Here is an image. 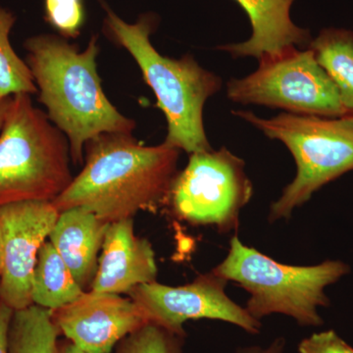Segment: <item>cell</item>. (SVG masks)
<instances>
[{
  "label": "cell",
  "instance_id": "cell-1",
  "mask_svg": "<svg viewBox=\"0 0 353 353\" xmlns=\"http://www.w3.org/2000/svg\"><path fill=\"white\" fill-rule=\"evenodd\" d=\"M180 152L164 141L145 145L132 132H104L88 141L82 171L52 204L59 213L88 209L108 223L157 212L166 205Z\"/></svg>",
  "mask_w": 353,
  "mask_h": 353
},
{
  "label": "cell",
  "instance_id": "cell-2",
  "mask_svg": "<svg viewBox=\"0 0 353 353\" xmlns=\"http://www.w3.org/2000/svg\"><path fill=\"white\" fill-rule=\"evenodd\" d=\"M25 61L38 88L39 101L69 141L74 164H83L88 141L104 132H132L136 122L119 112L106 97L97 73L99 48L94 34L87 48L59 34L26 39Z\"/></svg>",
  "mask_w": 353,
  "mask_h": 353
},
{
  "label": "cell",
  "instance_id": "cell-3",
  "mask_svg": "<svg viewBox=\"0 0 353 353\" xmlns=\"http://www.w3.org/2000/svg\"><path fill=\"white\" fill-rule=\"evenodd\" d=\"M101 6L105 11L104 34L134 58L166 117L164 143L189 154L211 150L203 109L222 88V79L202 68L192 55L174 59L158 52L150 41L159 24L157 14H141L136 22L128 23L103 0Z\"/></svg>",
  "mask_w": 353,
  "mask_h": 353
},
{
  "label": "cell",
  "instance_id": "cell-4",
  "mask_svg": "<svg viewBox=\"0 0 353 353\" xmlns=\"http://www.w3.org/2000/svg\"><path fill=\"white\" fill-rule=\"evenodd\" d=\"M66 136L31 95H12L0 131V208L57 199L73 181Z\"/></svg>",
  "mask_w": 353,
  "mask_h": 353
},
{
  "label": "cell",
  "instance_id": "cell-5",
  "mask_svg": "<svg viewBox=\"0 0 353 353\" xmlns=\"http://www.w3.org/2000/svg\"><path fill=\"white\" fill-rule=\"evenodd\" d=\"M212 271L250 294L245 309L254 319L283 314L301 326L319 327L324 321L318 308L330 305L327 288L347 276L350 267L341 260L311 266L279 263L243 245L236 234L226 259Z\"/></svg>",
  "mask_w": 353,
  "mask_h": 353
},
{
  "label": "cell",
  "instance_id": "cell-6",
  "mask_svg": "<svg viewBox=\"0 0 353 353\" xmlns=\"http://www.w3.org/2000/svg\"><path fill=\"white\" fill-rule=\"evenodd\" d=\"M234 116L287 146L296 164L294 181L272 203L268 220L289 219L317 190L353 170V117H320L283 112L264 119L252 111Z\"/></svg>",
  "mask_w": 353,
  "mask_h": 353
},
{
  "label": "cell",
  "instance_id": "cell-7",
  "mask_svg": "<svg viewBox=\"0 0 353 353\" xmlns=\"http://www.w3.org/2000/svg\"><path fill=\"white\" fill-rule=\"evenodd\" d=\"M259 60V68L250 75L227 83L230 101L299 115L345 116L338 90L309 48H285Z\"/></svg>",
  "mask_w": 353,
  "mask_h": 353
},
{
  "label": "cell",
  "instance_id": "cell-8",
  "mask_svg": "<svg viewBox=\"0 0 353 353\" xmlns=\"http://www.w3.org/2000/svg\"><path fill=\"white\" fill-rule=\"evenodd\" d=\"M253 196L245 163L226 148L192 153L178 172L165 208L192 226H212L218 233L238 231L240 215Z\"/></svg>",
  "mask_w": 353,
  "mask_h": 353
},
{
  "label": "cell",
  "instance_id": "cell-9",
  "mask_svg": "<svg viewBox=\"0 0 353 353\" xmlns=\"http://www.w3.org/2000/svg\"><path fill=\"white\" fill-rule=\"evenodd\" d=\"M227 280L211 271L181 287L159 284L157 281L139 285L127 296L143 311L148 322L178 336H185L183 324L194 319L219 320L250 334L260 333L261 322L227 296Z\"/></svg>",
  "mask_w": 353,
  "mask_h": 353
},
{
  "label": "cell",
  "instance_id": "cell-10",
  "mask_svg": "<svg viewBox=\"0 0 353 353\" xmlns=\"http://www.w3.org/2000/svg\"><path fill=\"white\" fill-rule=\"evenodd\" d=\"M59 212L50 201H24L0 208L2 273L0 301L14 311L31 306L32 278L41 245Z\"/></svg>",
  "mask_w": 353,
  "mask_h": 353
},
{
  "label": "cell",
  "instance_id": "cell-11",
  "mask_svg": "<svg viewBox=\"0 0 353 353\" xmlns=\"http://www.w3.org/2000/svg\"><path fill=\"white\" fill-rule=\"evenodd\" d=\"M51 314L59 333L87 353H110L123 339L148 323L130 297L92 290L51 310Z\"/></svg>",
  "mask_w": 353,
  "mask_h": 353
},
{
  "label": "cell",
  "instance_id": "cell-12",
  "mask_svg": "<svg viewBox=\"0 0 353 353\" xmlns=\"http://www.w3.org/2000/svg\"><path fill=\"white\" fill-rule=\"evenodd\" d=\"M158 268L152 243L134 233V218L110 223L99 267L90 290L127 294L139 285L157 281Z\"/></svg>",
  "mask_w": 353,
  "mask_h": 353
},
{
  "label": "cell",
  "instance_id": "cell-13",
  "mask_svg": "<svg viewBox=\"0 0 353 353\" xmlns=\"http://www.w3.org/2000/svg\"><path fill=\"white\" fill-rule=\"evenodd\" d=\"M245 10L252 36L243 43L221 46L218 50L234 58L274 54L289 48H307L312 38L308 29L299 27L290 18L296 0H234Z\"/></svg>",
  "mask_w": 353,
  "mask_h": 353
},
{
  "label": "cell",
  "instance_id": "cell-14",
  "mask_svg": "<svg viewBox=\"0 0 353 353\" xmlns=\"http://www.w3.org/2000/svg\"><path fill=\"white\" fill-rule=\"evenodd\" d=\"M109 224L88 209L70 208L59 213L48 236L77 284L83 290L94 282L99 253Z\"/></svg>",
  "mask_w": 353,
  "mask_h": 353
},
{
  "label": "cell",
  "instance_id": "cell-15",
  "mask_svg": "<svg viewBox=\"0 0 353 353\" xmlns=\"http://www.w3.org/2000/svg\"><path fill=\"white\" fill-rule=\"evenodd\" d=\"M307 48L338 90L345 116L353 117V31L323 29Z\"/></svg>",
  "mask_w": 353,
  "mask_h": 353
},
{
  "label": "cell",
  "instance_id": "cell-16",
  "mask_svg": "<svg viewBox=\"0 0 353 353\" xmlns=\"http://www.w3.org/2000/svg\"><path fill=\"white\" fill-rule=\"evenodd\" d=\"M83 290L50 241L41 245L32 278V299L41 307L55 310L73 303Z\"/></svg>",
  "mask_w": 353,
  "mask_h": 353
},
{
  "label": "cell",
  "instance_id": "cell-17",
  "mask_svg": "<svg viewBox=\"0 0 353 353\" xmlns=\"http://www.w3.org/2000/svg\"><path fill=\"white\" fill-rule=\"evenodd\" d=\"M58 334L51 310L32 304L14 311L8 332L9 353H55Z\"/></svg>",
  "mask_w": 353,
  "mask_h": 353
},
{
  "label": "cell",
  "instance_id": "cell-18",
  "mask_svg": "<svg viewBox=\"0 0 353 353\" xmlns=\"http://www.w3.org/2000/svg\"><path fill=\"white\" fill-rule=\"evenodd\" d=\"M16 20L12 11L0 6V101L15 94H38L31 70L10 43Z\"/></svg>",
  "mask_w": 353,
  "mask_h": 353
},
{
  "label": "cell",
  "instance_id": "cell-19",
  "mask_svg": "<svg viewBox=\"0 0 353 353\" xmlns=\"http://www.w3.org/2000/svg\"><path fill=\"white\" fill-rule=\"evenodd\" d=\"M183 336L146 323L117 345L115 353H183Z\"/></svg>",
  "mask_w": 353,
  "mask_h": 353
},
{
  "label": "cell",
  "instance_id": "cell-20",
  "mask_svg": "<svg viewBox=\"0 0 353 353\" xmlns=\"http://www.w3.org/2000/svg\"><path fill=\"white\" fill-rule=\"evenodd\" d=\"M83 0H44V19L66 39H77L85 22Z\"/></svg>",
  "mask_w": 353,
  "mask_h": 353
},
{
  "label": "cell",
  "instance_id": "cell-21",
  "mask_svg": "<svg viewBox=\"0 0 353 353\" xmlns=\"http://www.w3.org/2000/svg\"><path fill=\"white\" fill-rule=\"evenodd\" d=\"M299 353H353V347L334 330L320 332L303 339L299 345Z\"/></svg>",
  "mask_w": 353,
  "mask_h": 353
},
{
  "label": "cell",
  "instance_id": "cell-22",
  "mask_svg": "<svg viewBox=\"0 0 353 353\" xmlns=\"http://www.w3.org/2000/svg\"><path fill=\"white\" fill-rule=\"evenodd\" d=\"M14 310L0 301V353H9L8 332Z\"/></svg>",
  "mask_w": 353,
  "mask_h": 353
},
{
  "label": "cell",
  "instance_id": "cell-23",
  "mask_svg": "<svg viewBox=\"0 0 353 353\" xmlns=\"http://www.w3.org/2000/svg\"><path fill=\"white\" fill-rule=\"evenodd\" d=\"M285 340L283 336L276 339L272 341L268 347H259V345H252V347H241L238 350L236 353H285Z\"/></svg>",
  "mask_w": 353,
  "mask_h": 353
},
{
  "label": "cell",
  "instance_id": "cell-24",
  "mask_svg": "<svg viewBox=\"0 0 353 353\" xmlns=\"http://www.w3.org/2000/svg\"><path fill=\"white\" fill-rule=\"evenodd\" d=\"M55 353H87L81 350L80 347L74 345L72 341L65 340L62 341H57V350Z\"/></svg>",
  "mask_w": 353,
  "mask_h": 353
},
{
  "label": "cell",
  "instance_id": "cell-25",
  "mask_svg": "<svg viewBox=\"0 0 353 353\" xmlns=\"http://www.w3.org/2000/svg\"><path fill=\"white\" fill-rule=\"evenodd\" d=\"M10 99L11 97L0 101V131H1L2 126H3L4 119H6L7 109H8L9 103H10Z\"/></svg>",
  "mask_w": 353,
  "mask_h": 353
},
{
  "label": "cell",
  "instance_id": "cell-26",
  "mask_svg": "<svg viewBox=\"0 0 353 353\" xmlns=\"http://www.w3.org/2000/svg\"><path fill=\"white\" fill-rule=\"evenodd\" d=\"M2 273V238H1V228H0V277Z\"/></svg>",
  "mask_w": 353,
  "mask_h": 353
}]
</instances>
